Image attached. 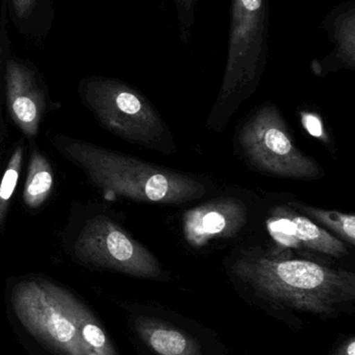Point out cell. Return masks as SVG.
<instances>
[{
    "label": "cell",
    "mask_w": 355,
    "mask_h": 355,
    "mask_svg": "<svg viewBox=\"0 0 355 355\" xmlns=\"http://www.w3.org/2000/svg\"><path fill=\"white\" fill-rule=\"evenodd\" d=\"M8 114L23 135L35 137L45 110V99L35 74L25 64L8 60L6 64Z\"/></svg>",
    "instance_id": "10"
},
{
    "label": "cell",
    "mask_w": 355,
    "mask_h": 355,
    "mask_svg": "<svg viewBox=\"0 0 355 355\" xmlns=\"http://www.w3.org/2000/svg\"><path fill=\"white\" fill-rule=\"evenodd\" d=\"M333 355H355V339L354 337L345 340L341 345L336 350Z\"/></svg>",
    "instance_id": "18"
},
{
    "label": "cell",
    "mask_w": 355,
    "mask_h": 355,
    "mask_svg": "<svg viewBox=\"0 0 355 355\" xmlns=\"http://www.w3.org/2000/svg\"><path fill=\"white\" fill-rule=\"evenodd\" d=\"M135 331L156 355H204L201 346L185 331L150 317H139Z\"/></svg>",
    "instance_id": "11"
},
{
    "label": "cell",
    "mask_w": 355,
    "mask_h": 355,
    "mask_svg": "<svg viewBox=\"0 0 355 355\" xmlns=\"http://www.w3.org/2000/svg\"><path fill=\"white\" fill-rule=\"evenodd\" d=\"M58 293L67 314L76 327L88 354L118 355L106 331L89 310L64 288L60 287Z\"/></svg>",
    "instance_id": "12"
},
{
    "label": "cell",
    "mask_w": 355,
    "mask_h": 355,
    "mask_svg": "<svg viewBox=\"0 0 355 355\" xmlns=\"http://www.w3.org/2000/svg\"><path fill=\"white\" fill-rule=\"evenodd\" d=\"M267 0H233L229 55L218 99L208 129H224L237 108L256 92L266 64L268 35Z\"/></svg>",
    "instance_id": "3"
},
{
    "label": "cell",
    "mask_w": 355,
    "mask_h": 355,
    "mask_svg": "<svg viewBox=\"0 0 355 355\" xmlns=\"http://www.w3.org/2000/svg\"><path fill=\"white\" fill-rule=\"evenodd\" d=\"M52 144L110 198L173 206L201 200L208 192L206 180L194 175L154 166L64 135L54 137Z\"/></svg>",
    "instance_id": "2"
},
{
    "label": "cell",
    "mask_w": 355,
    "mask_h": 355,
    "mask_svg": "<svg viewBox=\"0 0 355 355\" xmlns=\"http://www.w3.org/2000/svg\"><path fill=\"white\" fill-rule=\"evenodd\" d=\"M0 62H1V48H0Z\"/></svg>",
    "instance_id": "19"
},
{
    "label": "cell",
    "mask_w": 355,
    "mask_h": 355,
    "mask_svg": "<svg viewBox=\"0 0 355 355\" xmlns=\"http://www.w3.org/2000/svg\"><path fill=\"white\" fill-rule=\"evenodd\" d=\"M13 3H14L17 15L23 17L31 12L33 4H35V0H13Z\"/></svg>",
    "instance_id": "17"
},
{
    "label": "cell",
    "mask_w": 355,
    "mask_h": 355,
    "mask_svg": "<svg viewBox=\"0 0 355 355\" xmlns=\"http://www.w3.org/2000/svg\"><path fill=\"white\" fill-rule=\"evenodd\" d=\"M177 8L179 10V17L181 19V24L187 26L188 29L192 25L193 21V8L195 0H176Z\"/></svg>",
    "instance_id": "16"
},
{
    "label": "cell",
    "mask_w": 355,
    "mask_h": 355,
    "mask_svg": "<svg viewBox=\"0 0 355 355\" xmlns=\"http://www.w3.org/2000/svg\"><path fill=\"white\" fill-rule=\"evenodd\" d=\"M289 206L312 219L317 225L354 248L355 244V216L354 214L325 210L302 202H289Z\"/></svg>",
    "instance_id": "14"
},
{
    "label": "cell",
    "mask_w": 355,
    "mask_h": 355,
    "mask_svg": "<svg viewBox=\"0 0 355 355\" xmlns=\"http://www.w3.org/2000/svg\"><path fill=\"white\" fill-rule=\"evenodd\" d=\"M60 287L41 279L17 284L13 309L23 327L60 355H89L79 331L65 310Z\"/></svg>",
    "instance_id": "7"
},
{
    "label": "cell",
    "mask_w": 355,
    "mask_h": 355,
    "mask_svg": "<svg viewBox=\"0 0 355 355\" xmlns=\"http://www.w3.org/2000/svg\"><path fill=\"white\" fill-rule=\"evenodd\" d=\"M53 181V172L49 162L39 151L33 150L23 189L24 204L31 209L41 207L51 193Z\"/></svg>",
    "instance_id": "13"
},
{
    "label": "cell",
    "mask_w": 355,
    "mask_h": 355,
    "mask_svg": "<svg viewBox=\"0 0 355 355\" xmlns=\"http://www.w3.org/2000/svg\"><path fill=\"white\" fill-rule=\"evenodd\" d=\"M81 97L100 124L117 137L163 154L175 152L170 129L150 102L120 81L89 78L81 83Z\"/></svg>",
    "instance_id": "4"
},
{
    "label": "cell",
    "mask_w": 355,
    "mask_h": 355,
    "mask_svg": "<svg viewBox=\"0 0 355 355\" xmlns=\"http://www.w3.org/2000/svg\"><path fill=\"white\" fill-rule=\"evenodd\" d=\"M248 220L249 210L243 200L218 196L185 211L181 216V233L190 248L199 250L212 242L237 237Z\"/></svg>",
    "instance_id": "8"
},
{
    "label": "cell",
    "mask_w": 355,
    "mask_h": 355,
    "mask_svg": "<svg viewBox=\"0 0 355 355\" xmlns=\"http://www.w3.org/2000/svg\"><path fill=\"white\" fill-rule=\"evenodd\" d=\"M290 248L248 246L226 262L233 283L283 310L325 318L346 312L355 300V275L308 259L293 258Z\"/></svg>",
    "instance_id": "1"
},
{
    "label": "cell",
    "mask_w": 355,
    "mask_h": 355,
    "mask_svg": "<svg viewBox=\"0 0 355 355\" xmlns=\"http://www.w3.org/2000/svg\"><path fill=\"white\" fill-rule=\"evenodd\" d=\"M268 230L277 244L341 259L349 254L339 238L289 205L276 206L269 214Z\"/></svg>",
    "instance_id": "9"
},
{
    "label": "cell",
    "mask_w": 355,
    "mask_h": 355,
    "mask_svg": "<svg viewBox=\"0 0 355 355\" xmlns=\"http://www.w3.org/2000/svg\"><path fill=\"white\" fill-rule=\"evenodd\" d=\"M74 254L81 262L97 268L139 279H168V273L148 248L104 215L85 223L75 241Z\"/></svg>",
    "instance_id": "6"
},
{
    "label": "cell",
    "mask_w": 355,
    "mask_h": 355,
    "mask_svg": "<svg viewBox=\"0 0 355 355\" xmlns=\"http://www.w3.org/2000/svg\"><path fill=\"white\" fill-rule=\"evenodd\" d=\"M236 137L240 153L263 174L299 181H314L325 176L316 160L298 148L283 114L273 104L254 110Z\"/></svg>",
    "instance_id": "5"
},
{
    "label": "cell",
    "mask_w": 355,
    "mask_h": 355,
    "mask_svg": "<svg viewBox=\"0 0 355 355\" xmlns=\"http://www.w3.org/2000/svg\"><path fill=\"white\" fill-rule=\"evenodd\" d=\"M22 162L23 148L18 146L13 153L12 157L8 160L6 172L0 182V225L3 223L10 198L16 189L21 168H22Z\"/></svg>",
    "instance_id": "15"
}]
</instances>
